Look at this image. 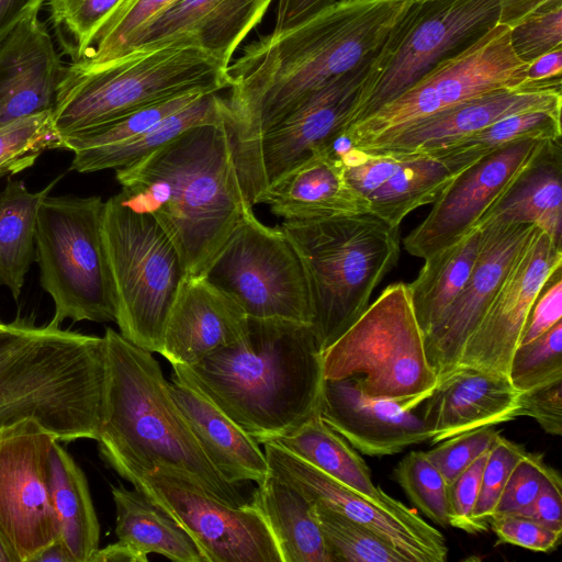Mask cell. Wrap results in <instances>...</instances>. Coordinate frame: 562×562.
Wrapping results in <instances>:
<instances>
[{"label": "cell", "instance_id": "13", "mask_svg": "<svg viewBox=\"0 0 562 562\" xmlns=\"http://www.w3.org/2000/svg\"><path fill=\"white\" fill-rule=\"evenodd\" d=\"M255 318L312 322L304 268L280 226L249 211L202 274Z\"/></svg>", "mask_w": 562, "mask_h": 562}, {"label": "cell", "instance_id": "23", "mask_svg": "<svg viewBox=\"0 0 562 562\" xmlns=\"http://www.w3.org/2000/svg\"><path fill=\"white\" fill-rule=\"evenodd\" d=\"M561 90H527L520 87L488 92L423 119L390 136L358 149L405 155L442 148L516 113L561 111Z\"/></svg>", "mask_w": 562, "mask_h": 562}, {"label": "cell", "instance_id": "52", "mask_svg": "<svg viewBox=\"0 0 562 562\" xmlns=\"http://www.w3.org/2000/svg\"><path fill=\"white\" fill-rule=\"evenodd\" d=\"M488 451L448 485L450 526L468 533H475L472 515Z\"/></svg>", "mask_w": 562, "mask_h": 562}, {"label": "cell", "instance_id": "64", "mask_svg": "<svg viewBox=\"0 0 562 562\" xmlns=\"http://www.w3.org/2000/svg\"><path fill=\"white\" fill-rule=\"evenodd\" d=\"M413 1H420V0H413Z\"/></svg>", "mask_w": 562, "mask_h": 562}, {"label": "cell", "instance_id": "17", "mask_svg": "<svg viewBox=\"0 0 562 562\" xmlns=\"http://www.w3.org/2000/svg\"><path fill=\"white\" fill-rule=\"evenodd\" d=\"M262 445L269 472L295 486L313 504L375 531L408 562L447 560L448 546L442 533L416 510L393 497L378 501L350 488L272 441Z\"/></svg>", "mask_w": 562, "mask_h": 562}, {"label": "cell", "instance_id": "24", "mask_svg": "<svg viewBox=\"0 0 562 562\" xmlns=\"http://www.w3.org/2000/svg\"><path fill=\"white\" fill-rule=\"evenodd\" d=\"M64 69L40 10L30 12L0 44V127L53 111Z\"/></svg>", "mask_w": 562, "mask_h": 562}, {"label": "cell", "instance_id": "10", "mask_svg": "<svg viewBox=\"0 0 562 562\" xmlns=\"http://www.w3.org/2000/svg\"><path fill=\"white\" fill-rule=\"evenodd\" d=\"M100 196H45L36 217L35 261L53 299L49 322H115L116 303L102 235Z\"/></svg>", "mask_w": 562, "mask_h": 562}, {"label": "cell", "instance_id": "20", "mask_svg": "<svg viewBox=\"0 0 562 562\" xmlns=\"http://www.w3.org/2000/svg\"><path fill=\"white\" fill-rule=\"evenodd\" d=\"M536 227L531 224H490L480 227V250L468 281L425 336L427 358L438 379L457 366L468 338Z\"/></svg>", "mask_w": 562, "mask_h": 562}, {"label": "cell", "instance_id": "6", "mask_svg": "<svg viewBox=\"0 0 562 562\" xmlns=\"http://www.w3.org/2000/svg\"><path fill=\"white\" fill-rule=\"evenodd\" d=\"M304 268L311 327L323 352L364 312L400 257V226L371 213L283 221Z\"/></svg>", "mask_w": 562, "mask_h": 562}, {"label": "cell", "instance_id": "8", "mask_svg": "<svg viewBox=\"0 0 562 562\" xmlns=\"http://www.w3.org/2000/svg\"><path fill=\"white\" fill-rule=\"evenodd\" d=\"M322 358L325 380L351 379L367 396L412 409L438 383L404 282L386 286Z\"/></svg>", "mask_w": 562, "mask_h": 562}, {"label": "cell", "instance_id": "47", "mask_svg": "<svg viewBox=\"0 0 562 562\" xmlns=\"http://www.w3.org/2000/svg\"><path fill=\"white\" fill-rule=\"evenodd\" d=\"M499 434L494 426L468 430L437 442L426 454L449 485L492 448Z\"/></svg>", "mask_w": 562, "mask_h": 562}, {"label": "cell", "instance_id": "43", "mask_svg": "<svg viewBox=\"0 0 562 562\" xmlns=\"http://www.w3.org/2000/svg\"><path fill=\"white\" fill-rule=\"evenodd\" d=\"M123 0H46L56 38L71 63L78 61L91 37Z\"/></svg>", "mask_w": 562, "mask_h": 562}, {"label": "cell", "instance_id": "29", "mask_svg": "<svg viewBox=\"0 0 562 562\" xmlns=\"http://www.w3.org/2000/svg\"><path fill=\"white\" fill-rule=\"evenodd\" d=\"M170 393L211 463L231 483L261 484L269 467L259 443L200 393L171 376Z\"/></svg>", "mask_w": 562, "mask_h": 562}, {"label": "cell", "instance_id": "2", "mask_svg": "<svg viewBox=\"0 0 562 562\" xmlns=\"http://www.w3.org/2000/svg\"><path fill=\"white\" fill-rule=\"evenodd\" d=\"M173 376L207 398L258 443L319 416L322 351L310 324L248 316L244 335Z\"/></svg>", "mask_w": 562, "mask_h": 562}, {"label": "cell", "instance_id": "30", "mask_svg": "<svg viewBox=\"0 0 562 562\" xmlns=\"http://www.w3.org/2000/svg\"><path fill=\"white\" fill-rule=\"evenodd\" d=\"M405 155L396 172L367 199L368 213L392 226H400L415 209L434 203L461 171L480 159L449 147Z\"/></svg>", "mask_w": 562, "mask_h": 562}, {"label": "cell", "instance_id": "1", "mask_svg": "<svg viewBox=\"0 0 562 562\" xmlns=\"http://www.w3.org/2000/svg\"><path fill=\"white\" fill-rule=\"evenodd\" d=\"M413 0H337L243 48L226 68L232 149L278 124L333 79L372 57Z\"/></svg>", "mask_w": 562, "mask_h": 562}, {"label": "cell", "instance_id": "3", "mask_svg": "<svg viewBox=\"0 0 562 562\" xmlns=\"http://www.w3.org/2000/svg\"><path fill=\"white\" fill-rule=\"evenodd\" d=\"M119 195L156 220L188 277L202 276L252 210L239 183L224 122L191 127L115 170Z\"/></svg>", "mask_w": 562, "mask_h": 562}, {"label": "cell", "instance_id": "14", "mask_svg": "<svg viewBox=\"0 0 562 562\" xmlns=\"http://www.w3.org/2000/svg\"><path fill=\"white\" fill-rule=\"evenodd\" d=\"M372 57L333 79L252 142L232 149L240 187L251 206L283 175L326 153L349 127Z\"/></svg>", "mask_w": 562, "mask_h": 562}, {"label": "cell", "instance_id": "9", "mask_svg": "<svg viewBox=\"0 0 562 562\" xmlns=\"http://www.w3.org/2000/svg\"><path fill=\"white\" fill-rule=\"evenodd\" d=\"M102 235L119 333L159 353L169 313L188 277L180 256L156 220L131 207L119 193L104 201Z\"/></svg>", "mask_w": 562, "mask_h": 562}, {"label": "cell", "instance_id": "28", "mask_svg": "<svg viewBox=\"0 0 562 562\" xmlns=\"http://www.w3.org/2000/svg\"><path fill=\"white\" fill-rule=\"evenodd\" d=\"M531 224L562 246V144L544 140L475 227Z\"/></svg>", "mask_w": 562, "mask_h": 562}, {"label": "cell", "instance_id": "49", "mask_svg": "<svg viewBox=\"0 0 562 562\" xmlns=\"http://www.w3.org/2000/svg\"><path fill=\"white\" fill-rule=\"evenodd\" d=\"M550 469L542 454L527 451L512 470L492 518L514 515L527 508L537 497Z\"/></svg>", "mask_w": 562, "mask_h": 562}, {"label": "cell", "instance_id": "45", "mask_svg": "<svg viewBox=\"0 0 562 562\" xmlns=\"http://www.w3.org/2000/svg\"><path fill=\"white\" fill-rule=\"evenodd\" d=\"M508 379L521 393L562 380V321L538 338L517 347Z\"/></svg>", "mask_w": 562, "mask_h": 562}, {"label": "cell", "instance_id": "33", "mask_svg": "<svg viewBox=\"0 0 562 562\" xmlns=\"http://www.w3.org/2000/svg\"><path fill=\"white\" fill-rule=\"evenodd\" d=\"M49 486L60 539L75 562H90L99 549L98 517L83 471L58 440L49 452Z\"/></svg>", "mask_w": 562, "mask_h": 562}, {"label": "cell", "instance_id": "7", "mask_svg": "<svg viewBox=\"0 0 562 562\" xmlns=\"http://www.w3.org/2000/svg\"><path fill=\"white\" fill-rule=\"evenodd\" d=\"M226 66L196 47L132 53L97 69L65 66L53 110L60 138L183 92L228 88Z\"/></svg>", "mask_w": 562, "mask_h": 562}, {"label": "cell", "instance_id": "57", "mask_svg": "<svg viewBox=\"0 0 562 562\" xmlns=\"http://www.w3.org/2000/svg\"><path fill=\"white\" fill-rule=\"evenodd\" d=\"M337 0H278L273 31L294 26Z\"/></svg>", "mask_w": 562, "mask_h": 562}, {"label": "cell", "instance_id": "51", "mask_svg": "<svg viewBox=\"0 0 562 562\" xmlns=\"http://www.w3.org/2000/svg\"><path fill=\"white\" fill-rule=\"evenodd\" d=\"M490 528L498 543H508L538 552L554 551L561 543L562 531L520 515L492 518Z\"/></svg>", "mask_w": 562, "mask_h": 562}, {"label": "cell", "instance_id": "19", "mask_svg": "<svg viewBox=\"0 0 562 562\" xmlns=\"http://www.w3.org/2000/svg\"><path fill=\"white\" fill-rule=\"evenodd\" d=\"M544 140L522 139L484 155L461 171L404 238L405 250L426 259L458 243L531 160Z\"/></svg>", "mask_w": 562, "mask_h": 562}, {"label": "cell", "instance_id": "4", "mask_svg": "<svg viewBox=\"0 0 562 562\" xmlns=\"http://www.w3.org/2000/svg\"><path fill=\"white\" fill-rule=\"evenodd\" d=\"M99 452L123 479L154 471L179 475L237 507L244 496L211 463L175 402L153 352L108 327Z\"/></svg>", "mask_w": 562, "mask_h": 562}, {"label": "cell", "instance_id": "59", "mask_svg": "<svg viewBox=\"0 0 562 562\" xmlns=\"http://www.w3.org/2000/svg\"><path fill=\"white\" fill-rule=\"evenodd\" d=\"M46 0H0V44L32 11L41 10Z\"/></svg>", "mask_w": 562, "mask_h": 562}, {"label": "cell", "instance_id": "56", "mask_svg": "<svg viewBox=\"0 0 562 562\" xmlns=\"http://www.w3.org/2000/svg\"><path fill=\"white\" fill-rule=\"evenodd\" d=\"M561 81L562 46H559L527 64L519 87L528 90H561Z\"/></svg>", "mask_w": 562, "mask_h": 562}, {"label": "cell", "instance_id": "53", "mask_svg": "<svg viewBox=\"0 0 562 562\" xmlns=\"http://www.w3.org/2000/svg\"><path fill=\"white\" fill-rule=\"evenodd\" d=\"M562 321V266L548 278L529 312L519 345L543 335Z\"/></svg>", "mask_w": 562, "mask_h": 562}, {"label": "cell", "instance_id": "34", "mask_svg": "<svg viewBox=\"0 0 562 562\" xmlns=\"http://www.w3.org/2000/svg\"><path fill=\"white\" fill-rule=\"evenodd\" d=\"M224 97L220 92L204 94L133 138L111 146L75 151L70 169L88 173L125 168L191 127L224 122Z\"/></svg>", "mask_w": 562, "mask_h": 562}, {"label": "cell", "instance_id": "42", "mask_svg": "<svg viewBox=\"0 0 562 562\" xmlns=\"http://www.w3.org/2000/svg\"><path fill=\"white\" fill-rule=\"evenodd\" d=\"M53 111L20 119L0 127V177L32 167L48 149L60 147Z\"/></svg>", "mask_w": 562, "mask_h": 562}, {"label": "cell", "instance_id": "50", "mask_svg": "<svg viewBox=\"0 0 562 562\" xmlns=\"http://www.w3.org/2000/svg\"><path fill=\"white\" fill-rule=\"evenodd\" d=\"M510 45L525 64L562 46V5L537 13L510 29Z\"/></svg>", "mask_w": 562, "mask_h": 562}, {"label": "cell", "instance_id": "48", "mask_svg": "<svg viewBox=\"0 0 562 562\" xmlns=\"http://www.w3.org/2000/svg\"><path fill=\"white\" fill-rule=\"evenodd\" d=\"M336 158L348 186L367 200L396 172L406 155L370 153L350 146Z\"/></svg>", "mask_w": 562, "mask_h": 562}, {"label": "cell", "instance_id": "62", "mask_svg": "<svg viewBox=\"0 0 562 562\" xmlns=\"http://www.w3.org/2000/svg\"><path fill=\"white\" fill-rule=\"evenodd\" d=\"M0 562H18L15 555L0 533Z\"/></svg>", "mask_w": 562, "mask_h": 562}, {"label": "cell", "instance_id": "32", "mask_svg": "<svg viewBox=\"0 0 562 562\" xmlns=\"http://www.w3.org/2000/svg\"><path fill=\"white\" fill-rule=\"evenodd\" d=\"M115 533L144 554L157 553L177 562H205L186 529L139 490L112 486Z\"/></svg>", "mask_w": 562, "mask_h": 562}, {"label": "cell", "instance_id": "60", "mask_svg": "<svg viewBox=\"0 0 562 562\" xmlns=\"http://www.w3.org/2000/svg\"><path fill=\"white\" fill-rule=\"evenodd\" d=\"M148 555L133 546L117 540L102 549H98L90 562H147Z\"/></svg>", "mask_w": 562, "mask_h": 562}, {"label": "cell", "instance_id": "61", "mask_svg": "<svg viewBox=\"0 0 562 562\" xmlns=\"http://www.w3.org/2000/svg\"><path fill=\"white\" fill-rule=\"evenodd\" d=\"M75 562L71 553L63 542L57 538L50 544L40 551L32 560V562Z\"/></svg>", "mask_w": 562, "mask_h": 562}, {"label": "cell", "instance_id": "39", "mask_svg": "<svg viewBox=\"0 0 562 562\" xmlns=\"http://www.w3.org/2000/svg\"><path fill=\"white\" fill-rule=\"evenodd\" d=\"M315 509L331 562H408L370 528L325 507Z\"/></svg>", "mask_w": 562, "mask_h": 562}, {"label": "cell", "instance_id": "54", "mask_svg": "<svg viewBox=\"0 0 562 562\" xmlns=\"http://www.w3.org/2000/svg\"><path fill=\"white\" fill-rule=\"evenodd\" d=\"M519 416H529L549 435L562 434V380L522 392Z\"/></svg>", "mask_w": 562, "mask_h": 562}, {"label": "cell", "instance_id": "44", "mask_svg": "<svg viewBox=\"0 0 562 562\" xmlns=\"http://www.w3.org/2000/svg\"><path fill=\"white\" fill-rule=\"evenodd\" d=\"M394 477L411 502L432 522L450 526L448 483L426 451H411L394 469Z\"/></svg>", "mask_w": 562, "mask_h": 562}, {"label": "cell", "instance_id": "58", "mask_svg": "<svg viewBox=\"0 0 562 562\" xmlns=\"http://www.w3.org/2000/svg\"><path fill=\"white\" fill-rule=\"evenodd\" d=\"M497 2L498 24L509 29L537 13L562 5V0H497Z\"/></svg>", "mask_w": 562, "mask_h": 562}, {"label": "cell", "instance_id": "31", "mask_svg": "<svg viewBox=\"0 0 562 562\" xmlns=\"http://www.w3.org/2000/svg\"><path fill=\"white\" fill-rule=\"evenodd\" d=\"M249 503L267 522L282 562H331L315 505L295 486L269 472Z\"/></svg>", "mask_w": 562, "mask_h": 562}, {"label": "cell", "instance_id": "46", "mask_svg": "<svg viewBox=\"0 0 562 562\" xmlns=\"http://www.w3.org/2000/svg\"><path fill=\"white\" fill-rule=\"evenodd\" d=\"M527 452L524 446L501 434L487 453L483 468L479 497L472 520L475 533L486 531L506 482L517 461Z\"/></svg>", "mask_w": 562, "mask_h": 562}, {"label": "cell", "instance_id": "27", "mask_svg": "<svg viewBox=\"0 0 562 562\" xmlns=\"http://www.w3.org/2000/svg\"><path fill=\"white\" fill-rule=\"evenodd\" d=\"M283 221H310L368 213V202L346 182L340 160L323 153L303 161L259 198Z\"/></svg>", "mask_w": 562, "mask_h": 562}, {"label": "cell", "instance_id": "22", "mask_svg": "<svg viewBox=\"0 0 562 562\" xmlns=\"http://www.w3.org/2000/svg\"><path fill=\"white\" fill-rule=\"evenodd\" d=\"M319 417L355 449L371 457L392 456L431 439L422 413L367 396L351 379L325 380Z\"/></svg>", "mask_w": 562, "mask_h": 562}, {"label": "cell", "instance_id": "55", "mask_svg": "<svg viewBox=\"0 0 562 562\" xmlns=\"http://www.w3.org/2000/svg\"><path fill=\"white\" fill-rule=\"evenodd\" d=\"M514 515L531 518L554 530L562 531V480L554 468L550 469L535 501L527 508Z\"/></svg>", "mask_w": 562, "mask_h": 562}, {"label": "cell", "instance_id": "26", "mask_svg": "<svg viewBox=\"0 0 562 562\" xmlns=\"http://www.w3.org/2000/svg\"><path fill=\"white\" fill-rule=\"evenodd\" d=\"M247 322L241 307L203 276L187 277L169 313L159 355L171 364L193 366L239 339Z\"/></svg>", "mask_w": 562, "mask_h": 562}, {"label": "cell", "instance_id": "16", "mask_svg": "<svg viewBox=\"0 0 562 562\" xmlns=\"http://www.w3.org/2000/svg\"><path fill=\"white\" fill-rule=\"evenodd\" d=\"M131 483L186 529L205 562H282L267 522L250 503L229 506L200 485L164 471L142 474Z\"/></svg>", "mask_w": 562, "mask_h": 562}, {"label": "cell", "instance_id": "35", "mask_svg": "<svg viewBox=\"0 0 562 562\" xmlns=\"http://www.w3.org/2000/svg\"><path fill=\"white\" fill-rule=\"evenodd\" d=\"M481 228L474 227L452 246L424 259L417 278L408 285L413 308L425 336L457 299L475 263Z\"/></svg>", "mask_w": 562, "mask_h": 562}, {"label": "cell", "instance_id": "5", "mask_svg": "<svg viewBox=\"0 0 562 562\" xmlns=\"http://www.w3.org/2000/svg\"><path fill=\"white\" fill-rule=\"evenodd\" d=\"M106 372L104 338L18 316L0 328V429L36 419L60 442L95 440Z\"/></svg>", "mask_w": 562, "mask_h": 562}, {"label": "cell", "instance_id": "41", "mask_svg": "<svg viewBox=\"0 0 562 562\" xmlns=\"http://www.w3.org/2000/svg\"><path fill=\"white\" fill-rule=\"evenodd\" d=\"M561 136V111L535 110L505 116L445 147L481 158L492 150L517 140H549L559 139Z\"/></svg>", "mask_w": 562, "mask_h": 562}, {"label": "cell", "instance_id": "40", "mask_svg": "<svg viewBox=\"0 0 562 562\" xmlns=\"http://www.w3.org/2000/svg\"><path fill=\"white\" fill-rule=\"evenodd\" d=\"M173 0H123L91 37L81 57L71 65L97 69L113 61L130 37Z\"/></svg>", "mask_w": 562, "mask_h": 562}, {"label": "cell", "instance_id": "38", "mask_svg": "<svg viewBox=\"0 0 562 562\" xmlns=\"http://www.w3.org/2000/svg\"><path fill=\"white\" fill-rule=\"evenodd\" d=\"M212 93L193 90L151 103L113 121L61 137L60 149L75 151L115 145L133 138L198 98Z\"/></svg>", "mask_w": 562, "mask_h": 562}, {"label": "cell", "instance_id": "37", "mask_svg": "<svg viewBox=\"0 0 562 562\" xmlns=\"http://www.w3.org/2000/svg\"><path fill=\"white\" fill-rule=\"evenodd\" d=\"M270 441L350 488L378 501L392 498L374 485L369 467L356 449L319 416L293 432Z\"/></svg>", "mask_w": 562, "mask_h": 562}, {"label": "cell", "instance_id": "15", "mask_svg": "<svg viewBox=\"0 0 562 562\" xmlns=\"http://www.w3.org/2000/svg\"><path fill=\"white\" fill-rule=\"evenodd\" d=\"M55 436L34 418L0 429V533L18 562L59 538L49 486Z\"/></svg>", "mask_w": 562, "mask_h": 562}, {"label": "cell", "instance_id": "12", "mask_svg": "<svg viewBox=\"0 0 562 562\" xmlns=\"http://www.w3.org/2000/svg\"><path fill=\"white\" fill-rule=\"evenodd\" d=\"M510 29L497 24L462 53L443 60L400 95L345 132L360 148L479 95L519 87L527 64L514 53Z\"/></svg>", "mask_w": 562, "mask_h": 562}, {"label": "cell", "instance_id": "21", "mask_svg": "<svg viewBox=\"0 0 562 562\" xmlns=\"http://www.w3.org/2000/svg\"><path fill=\"white\" fill-rule=\"evenodd\" d=\"M272 1L173 0L130 37L114 60L166 46H190L227 67L239 44L261 22Z\"/></svg>", "mask_w": 562, "mask_h": 562}, {"label": "cell", "instance_id": "63", "mask_svg": "<svg viewBox=\"0 0 562 562\" xmlns=\"http://www.w3.org/2000/svg\"><path fill=\"white\" fill-rule=\"evenodd\" d=\"M2 324H3V323H2V322H0V328H1Z\"/></svg>", "mask_w": 562, "mask_h": 562}, {"label": "cell", "instance_id": "36", "mask_svg": "<svg viewBox=\"0 0 562 562\" xmlns=\"http://www.w3.org/2000/svg\"><path fill=\"white\" fill-rule=\"evenodd\" d=\"M57 181L31 192L23 181L9 180L0 192V285L8 288L14 299L20 296L35 261L38 207Z\"/></svg>", "mask_w": 562, "mask_h": 562}, {"label": "cell", "instance_id": "25", "mask_svg": "<svg viewBox=\"0 0 562 562\" xmlns=\"http://www.w3.org/2000/svg\"><path fill=\"white\" fill-rule=\"evenodd\" d=\"M519 392L508 376L471 367H456L438 379L423 403L422 416L431 443L519 417Z\"/></svg>", "mask_w": 562, "mask_h": 562}, {"label": "cell", "instance_id": "11", "mask_svg": "<svg viewBox=\"0 0 562 562\" xmlns=\"http://www.w3.org/2000/svg\"><path fill=\"white\" fill-rule=\"evenodd\" d=\"M498 18L497 0L413 1L373 55L350 125L469 48Z\"/></svg>", "mask_w": 562, "mask_h": 562}, {"label": "cell", "instance_id": "18", "mask_svg": "<svg viewBox=\"0 0 562 562\" xmlns=\"http://www.w3.org/2000/svg\"><path fill=\"white\" fill-rule=\"evenodd\" d=\"M561 266L562 246L536 227L468 338L456 367L508 376L532 304L550 274Z\"/></svg>", "mask_w": 562, "mask_h": 562}]
</instances>
